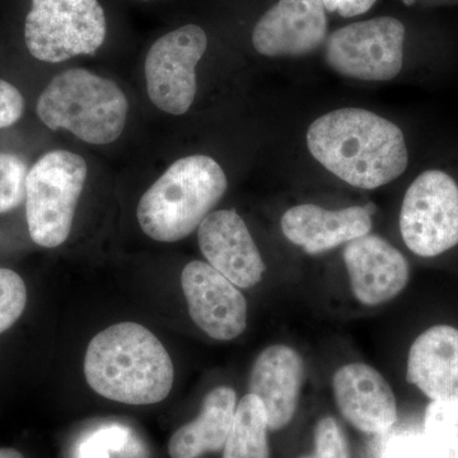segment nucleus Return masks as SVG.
<instances>
[{"label":"nucleus","mask_w":458,"mask_h":458,"mask_svg":"<svg viewBox=\"0 0 458 458\" xmlns=\"http://www.w3.org/2000/svg\"><path fill=\"white\" fill-rule=\"evenodd\" d=\"M306 138L313 158L352 188H381L408 168V147L399 126L363 108L322 114Z\"/></svg>","instance_id":"f257e3e1"},{"label":"nucleus","mask_w":458,"mask_h":458,"mask_svg":"<svg viewBox=\"0 0 458 458\" xmlns=\"http://www.w3.org/2000/svg\"><path fill=\"white\" fill-rule=\"evenodd\" d=\"M174 363L164 344L147 327L123 322L90 340L84 376L99 396L126 405H153L170 394Z\"/></svg>","instance_id":"f03ea898"},{"label":"nucleus","mask_w":458,"mask_h":458,"mask_svg":"<svg viewBox=\"0 0 458 458\" xmlns=\"http://www.w3.org/2000/svg\"><path fill=\"white\" fill-rule=\"evenodd\" d=\"M227 188V176L212 157H185L171 165L141 197L138 222L152 240L177 242L198 231Z\"/></svg>","instance_id":"7ed1b4c3"},{"label":"nucleus","mask_w":458,"mask_h":458,"mask_svg":"<svg viewBox=\"0 0 458 458\" xmlns=\"http://www.w3.org/2000/svg\"><path fill=\"white\" fill-rule=\"evenodd\" d=\"M36 113L51 131L65 129L86 143L105 146L123 134L129 102L114 81L75 68L51 80Z\"/></svg>","instance_id":"20e7f679"},{"label":"nucleus","mask_w":458,"mask_h":458,"mask_svg":"<svg viewBox=\"0 0 458 458\" xmlns=\"http://www.w3.org/2000/svg\"><path fill=\"white\" fill-rule=\"evenodd\" d=\"M89 167L83 157L53 150L27 176L26 219L36 245L55 249L69 237Z\"/></svg>","instance_id":"39448f33"},{"label":"nucleus","mask_w":458,"mask_h":458,"mask_svg":"<svg viewBox=\"0 0 458 458\" xmlns=\"http://www.w3.org/2000/svg\"><path fill=\"white\" fill-rule=\"evenodd\" d=\"M106 35V16L98 0H32L26 17V47L40 62L95 55Z\"/></svg>","instance_id":"423d86ee"},{"label":"nucleus","mask_w":458,"mask_h":458,"mask_svg":"<svg viewBox=\"0 0 458 458\" xmlns=\"http://www.w3.org/2000/svg\"><path fill=\"white\" fill-rule=\"evenodd\" d=\"M400 233L412 254L438 258L458 246V185L450 174L430 170L406 190Z\"/></svg>","instance_id":"0eeeda50"},{"label":"nucleus","mask_w":458,"mask_h":458,"mask_svg":"<svg viewBox=\"0 0 458 458\" xmlns=\"http://www.w3.org/2000/svg\"><path fill=\"white\" fill-rule=\"evenodd\" d=\"M405 33V26L394 17L352 23L328 36L325 60L343 77L387 82L403 69Z\"/></svg>","instance_id":"6e6552de"},{"label":"nucleus","mask_w":458,"mask_h":458,"mask_svg":"<svg viewBox=\"0 0 458 458\" xmlns=\"http://www.w3.org/2000/svg\"><path fill=\"white\" fill-rule=\"evenodd\" d=\"M208 47L200 26L186 25L165 33L148 51L147 92L157 108L170 114L188 113L197 96V66Z\"/></svg>","instance_id":"1a4fd4ad"},{"label":"nucleus","mask_w":458,"mask_h":458,"mask_svg":"<svg viewBox=\"0 0 458 458\" xmlns=\"http://www.w3.org/2000/svg\"><path fill=\"white\" fill-rule=\"evenodd\" d=\"M190 318L208 336L229 342L245 333L247 301L241 289L208 262H189L181 274Z\"/></svg>","instance_id":"9d476101"},{"label":"nucleus","mask_w":458,"mask_h":458,"mask_svg":"<svg viewBox=\"0 0 458 458\" xmlns=\"http://www.w3.org/2000/svg\"><path fill=\"white\" fill-rule=\"evenodd\" d=\"M343 260L352 297L363 306H382L408 288V259L384 237L369 233L346 243Z\"/></svg>","instance_id":"9b49d317"},{"label":"nucleus","mask_w":458,"mask_h":458,"mask_svg":"<svg viewBox=\"0 0 458 458\" xmlns=\"http://www.w3.org/2000/svg\"><path fill=\"white\" fill-rule=\"evenodd\" d=\"M327 30L321 0H278L256 23L252 45L264 56L309 55L327 42Z\"/></svg>","instance_id":"f8f14e48"},{"label":"nucleus","mask_w":458,"mask_h":458,"mask_svg":"<svg viewBox=\"0 0 458 458\" xmlns=\"http://www.w3.org/2000/svg\"><path fill=\"white\" fill-rule=\"evenodd\" d=\"M331 388L340 414L355 429L382 434L396 423V394L385 376L370 364H344L334 373Z\"/></svg>","instance_id":"ddd939ff"},{"label":"nucleus","mask_w":458,"mask_h":458,"mask_svg":"<svg viewBox=\"0 0 458 458\" xmlns=\"http://www.w3.org/2000/svg\"><path fill=\"white\" fill-rule=\"evenodd\" d=\"M208 264L240 289L258 285L267 267L245 221L233 209L212 212L198 228Z\"/></svg>","instance_id":"4468645a"},{"label":"nucleus","mask_w":458,"mask_h":458,"mask_svg":"<svg viewBox=\"0 0 458 458\" xmlns=\"http://www.w3.org/2000/svg\"><path fill=\"white\" fill-rule=\"evenodd\" d=\"M306 363L297 349L286 344L267 346L256 358L249 378V394L261 401L270 430L289 426L302 394Z\"/></svg>","instance_id":"2eb2a0df"},{"label":"nucleus","mask_w":458,"mask_h":458,"mask_svg":"<svg viewBox=\"0 0 458 458\" xmlns=\"http://www.w3.org/2000/svg\"><path fill=\"white\" fill-rule=\"evenodd\" d=\"M280 227L289 242L309 255H319L369 234L373 221L366 207L330 210L300 204L285 210Z\"/></svg>","instance_id":"dca6fc26"},{"label":"nucleus","mask_w":458,"mask_h":458,"mask_svg":"<svg viewBox=\"0 0 458 458\" xmlns=\"http://www.w3.org/2000/svg\"><path fill=\"white\" fill-rule=\"evenodd\" d=\"M406 378L429 401L458 400L456 325H432L412 340Z\"/></svg>","instance_id":"f3484780"},{"label":"nucleus","mask_w":458,"mask_h":458,"mask_svg":"<svg viewBox=\"0 0 458 458\" xmlns=\"http://www.w3.org/2000/svg\"><path fill=\"white\" fill-rule=\"evenodd\" d=\"M233 388H214L205 396L195 420L179 428L168 442L171 458H199L225 448L237 409Z\"/></svg>","instance_id":"a211bd4d"},{"label":"nucleus","mask_w":458,"mask_h":458,"mask_svg":"<svg viewBox=\"0 0 458 458\" xmlns=\"http://www.w3.org/2000/svg\"><path fill=\"white\" fill-rule=\"evenodd\" d=\"M269 430L261 401L247 394L237 403L223 458H270Z\"/></svg>","instance_id":"6ab92c4d"},{"label":"nucleus","mask_w":458,"mask_h":458,"mask_svg":"<svg viewBox=\"0 0 458 458\" xmlns=\"http://www.w3.org/2000/svg\"><path fill=\"white\" fill-rule=\"evenodd\" d=\"M421 430L434 458H458V400L429 401Z\"/></svg>","instance_id":"aec40b11"},{"label":"nucleus","mask_w":458,"mask_h":458,"mask_svg":"<svg viewBox=\"0 0 458 458\" xmlns=\"http://www.w3.org/2000/svg\"><path fill=\"white\" fill-rule=\"evenodd\" d=\"M29 168L20 156L0 153V214L16 209L26 199Z\"/></svg>","instance_id":"412c9836"},{"label":"nucleus","mask_w":458,"mask_h":458,"mask_svg":"<svg viewBox=\"0 0 458 458\" xmlns=\"http://www.w3.org/2000/svg\"><path fill=\"white\" fill-rule=\"evenodd\" d=\"M27 289L16 271L0 267V334L16 324L25 311Z\"/></svg>","instance_id":"4be33fe9"},{"label":"nucleus","mask_w":458,"mask_h":458,"mask_svg":"<svg viewBox=\"0 0 458 458\" xmlns=\"http://www.w3.org/2000/svg\"><path fill=\"white\" fill-rule=\"evenodd\" d=\"M301 458H351L345 434L335 419H319L313 430V450Z\"/></svg>","instance_id":"5701e85b"},{"label":"nucleus","mask_w":458,"mask_h":458,"mask_svg":"<svg viewBox=\"0 0 458 458\" xmlns=\"http://www.w3.org/2000/svg\"><path fill=\"white\" fill-rule=\"evenodd\" d=\"M382 458H434L423 430L391 437L385 443Z\"/></svg>","instance_id":"b1692460"},{"label":"nucleus","mask_w":458,"mask_h":458,"mask_svg":"<svg viewBox=\"0 0 458 458\" xmlns=\"http://www.w3.org/2000/svg\"><path fill=\"white\" fill-rule=\"evenodd\" d=\"M25 111V99L20 90L0 78V129L20 122Z\"/></svg>","instance_id":"393cba45"},{"label":"nucleus","mask_w":458,"mask_h":458,"mask_svg":"<svg viewBox=\"0 0 458 458\" xmlns=\"http://www.w3.org/2000/svg\"><path fill=\"white\" fill-rule=\"evenodd\" d=\"M324 8L330 13H337L344 18L361 16L367 13L377 0H321Z\"/></svg>","instance_id":"a878e982"},{"label":"nucleus","mask_w":458,"mask_h":458,"mask_svg":"<svg viewBox=\"0 0 458 458\" xmlns=\"http://www.w3.org/2000/svg\"><path fill=\"white\" fill-rule=\"evenodd\" d=\"M0 458H25V456L20 451L13 450V448H2Z\"/></svg>","instance_id":"bb28decb"}]
</instances>
